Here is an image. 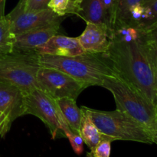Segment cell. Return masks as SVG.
I'll return each instance as SVG.
<instances>
[{"label":"cell","mask_w":157,"mask_h":157,"mask_svg":"<svg viewBox=\"0 0 157 157\" xmlns=\"http://www.w3.org/2000/svg\"><path fill=\"white\" fill-rule=\"evenodd\" d=\"M3 121H4V119H3V116H2V114L1 112H0V128H1V127L2 126Z\"/></svg>","instance_id":"obj_28"},{"label":"cell","mask_w":157,"mask_h":157,"mask_svg":"<svg viewBox=\"0 0 157 157\" xmlns=\"http://www.w3.org/2000/svg\"><path fill=\"white\" fill-rule=\"evenodd\" d=\"M149 51H150V54L151 55L152 60H153V64H154L155 69H156V75H157V42L155 43H148Z\"/></svg>","instance_id":"obj_25"},{"label":"cell","mask_w":157,"mask_h":157,"mask_svg":"<svg viewBox=\"0 0 157 157\" xmlns=\"http://www.w3.org/2000/svg\"><path fill=\"white\" fill-rule=\"evenodd\" d=\"M103 136L112 141L127 140L143 144H154L150 133L138 123L118 110L102 111L87 107H81Z\"/></svg>","instance_id":"obj_4"},{"label":"cell","mask_w":157,"mask_h":157,"mask_svg":"<svg viewBox=\"0 0 157 157\" xmlns=\"http://www.w3.org/2000/svg\"><path fill=\"white\" fill-rule=\"evenodd\" d=\"M107 55L117 76L155 107L157 75L144 32L137 39L130 41L111 38Z\"/></svg>","instance_id":"obj_1"},{"label":"cell","mask_w":157,"mask_h":157,"mask_svg":"<svg viewBox=\"0 0 157 157\" xmlns=\"http://www.w3.org/2000/svg\"><path fill=\"white\" fill-rule=\"evenodd\" d=\"M6 0H0V21L5 18V6Z\"/></svg>","instance_id":"obj_26"},{"label":"cell","mask_w":157,"mask_h":157,"mask_svg":"<svg viewBox=\"0 0 157 157\" xmlns=\"http://www.w3.org/2000/svg\"><path fill=\"white\" fill-rule=\"evenodd\" d=\"M103 5H104V8L107 12L110 15V18L112 19V22L113 24V12H114L115 9V3H116V0H101ZM113 27V26H112Z\"/></svg>","instance_id":"obj_24"},{"label":"cell","mask_w":157,"mask_h":157,"mask_svg":"<svg viewBox=\"0 0 157 157\" xmlns=\"http://www.w3.org/2000/svg\"><path fill=\"white\" fill-rule=\"evenodd\" d=\"M145 40L148 43L157 42V22L150 28L143 31Z\"/></svg>","instance_id":"obj_23"},{"label":"cell","mask_w":157,"mask_h":157,"mask_svg":"<svg viewBox=\"0 0 157 157\" xmlns=\"http://www.w3.org/2000/svg\"><path fill=\"white\" fill-rule=\"evenodd\" d=\"M0 112L3 116L0 136L4 138L17 118L25 115V94L9 83L0 81Z\"/></svg>","instance_id":"obj_9"},{"label":"cell","mask_w":157,"mask_h":157,"mask_svg":"<svg viewBox=\"0 0 157 157\" xmlns=\"http://www.w3.org/2000/svg\"><path fill=\"white\" fill-rule=\"evenodd\" d=\"M38 88L55 100L70 98L77 100L87 86L70 75L51 67H40L37 72Z\"/></svg>","instance_id":"obj_7"},{"label":"cell","mask_w":157,"mask_h":157,"mask_svg":"<svg viewBox=\"0 0 157 157\" xmlns=\"http://www.w3.org/2000/svg\"><path fill=\"white\" fill-rule=\"evenodd\" d=\"M77 15L84 20L86 23L104 25L110 30L112 29V19L101 0H82Z\"/></svg>","instance_id":"obj_13"},{"label":"cell","mask_w":157,"mask_h":157,"mask_svg":"<svg viewBox=\"0 0 157 157\" xmlns=\"http://www.w3.org/2000/svg\"><path fill=\"white\" fill-rule=\"evenodd\" d=\"M66 123L73 132L79 133L82 111L78 107L76 100L70 98H61L55 100Z\"/></svg>","instance_id":"obj_14"},{"label":"cell","mask_w":157,"mask_h":157,"mask_svg":"<svg viewBox=\"0 0 157 157\" xmlns=\"http://www.w3.org/2000/svg\"><path fill=\"white\" fill-rule=\"evenodd\" d=\"M144 14L138 24V29L144 31L157 22V0H143Z\"/></svg>","instance_id":"obj_18"},{"label":"cell","mask_w":157,"mask_h":157,"mask_svg":"<svg viewBox=\"0 0 157 157\" xmlns=\"http://www.w3.org/2000/svg\"><path fill=\"white\" fill-rule=\"evenodd\" d=\"M38 55L35 51L13 49L0 55V81L16 86L24 94L38 88Z\"/></svg>","instance_id":"obj_5"},{"label":"cell","mask_w":157,"mask_h":157,"mask_svg":"<svg viewBox=\"0 0 157 157\" xmlns=\"http://www.w3.org/2000/svg\"><path fill=\"white\" fill-rule=\"evenodd\" d=\"M35 52L42 55L73 57L84 53L78 38H71L64 35H54L45 44L35 49Z\"/></svg>","instance_id":"obj_12"},{"label":"cell","mask_w":157,"mask_h":157,"mask_svg":"<svg viewBox=\"0 0 157 157\" xmlns=\"http://www.w3.org/2000/svg\"><path fill=\"white\" fill-rule=\"evenodd\" d=\"M61 25H52L26 31L15 35L13 49L35 51L45 44L52 37L58 35Z\"/></svg>","instance_id":"obj_11"},{"label":"cell","mask_w":157,"mask_h":157,"mask_svg":"<svg viewBox=\"0 0 157 157\" xmlns=\"http://www.w3.org/2000/svg\"><path fill=\"white\" fill-rule=\"evenodd\" d=\"M63 133H64V136L68 139L75 153L78 155L82 154L84 151V141L79 133L73 132L69 128V127H65L63 130Z\"/></svg>","instance_id":"obj_20"},{"label":"cell","mask_w":157,"mask_h":157,"mask_svg":"<svg viewBox=\"0 0 157 157\" xmlns=\"http://www.w3.org/2000/svg\"><path fill=\"white\" fill-rule=\"evenodd\" d=\"M6 18L10 23L14 35L21 32L52 25H61L65 16H61L50 9L37 12H25L22 8L15 6Z\"/></svg>","instance_id":"obj_8"},{"label":"cell","mask_w":157,"mask_h":157,"mask_svg":"<svg viewBox=\"0 0 157 157\" xmlns=\"http://www.w3.org/2000/svg\"><path fill=\"white\" fill-rule=\"evenodd\" d=\"M101 86L113 94L117 110L142 126L157 144V115L154 106L118 76L106 78Z\"/></svg>","instance_id":"obj_3"},{"label":"cell","mask_w":157,"mask_h":157,"mask_svg":"<svg viewBox=\"0 0 157 157\" xmlns=\"http://www.w3.org/2000/svg\"><path fill=\"white\" fill-rule=\"evenodd\" d=\"M27 2V0H19V2H18V4L16 5L17 6H18V7L20 8H23L24 7L25 4V2Z\"/></svg>","instance_id":"obj_27"},{"label":"cell","mask_w":157,"mask_h":157,"mask_svg":"<svg viewBox=\"0 0 157 157\" xmlns=\"http://www.w3.org/2000/svg\"><path fill=\"white\" fill-rule=\"evenodd\" d=\"M82 0H51L48 9L61 16L74 14L78 15Z\"/></svg>","instance_id":"obj_17"},{"label":"cell","mask_w":157,"mask_h":157,"mask_svg":"<svg viewBox=\"0 0 157 157\" xmlns=\"http://www.w3.org/2000/svg\"><path fill=\"white\" fill-rule=\"evenodd\" d=\"M15 35L11 30L9 20L5 18L0 21V55L13 50Z\"/></svg>","instance_id":"obj_19"},{"label":"cell","mask_w":157,"mask_h":157,"mask_svg":"<svg viewBox=\"0 0 157 157\" xmlns=\"http://www.w3.org/2000/svg\"><path fill=\"white\" fill-rule=\"evenodd\" d=\"M41 67H51L70 75L87 87L101 86L104 80L117 76L107 54L84 52L73 57L38 55Z\"/></svg>","instance_id":"obj_2"},{"label":"cell","mask_w":157,"mask_h":157,"mask_svg":"<svg viewBox=\"0 0 157 157\" xmlns=\"http://www.w3.org/2000/svg\"><path fill=\"white\" fill-rule=\"evenodd\" d=\"M51 0H27L23 10L25 12H37L48 9V3ZM20 8V7H19Z\"/></svg>","instance_id":"obj_22"},{"label":"cell","mask_w":157,"mask_h":157,"mask_svg":"<svg viewBox=\"0 0 157 157\" xmlns=\"http://www.w3.org/2000/svg\"><path fill=\"white\" fill-rule=\"evenodd\" d=\"M78 39L85 52L107 54L111 44V30L104 25L87 22Z\"/></svg>","instance_id":"obj_10"},{"label":"cell","mask_w":157,"mask_h":157,"mask_svg":"<svg viewBox=\"0 0 157 157\" xmlns=\"http://www.w3.org/2000/svg\"><path fill=\"white\" fill-rule=\"evenodd\" d=\"M26 114L39 118L48 128L52 139H55L59 133L64 136L63 130L68 127L55 100L39 88L32 89L25 94Z\"/></svg>","instance_id":"obj_6"},{"label":"cell","mask_w":157,"mask_h":157,"mask_svg":"<svg viewBox=\"0 0 157 157\" xmlns=\"http://www.w3.org/2000/svg\"><path fill=\"white\" fill-rule=\"evenodd\" d=\"M112 142L111 140L102 135L101 140L90 153H87V157H110Z\"/></svg>","instance_id":"obj_21"},{"label":"cell","mask_w":157,"mask_h":157,"mask_svg":"<svg viewBox=\"0 0 157 157\" xmlns=\"http://www.w3.org/2000/svg\"><path fill=\"white\" fill-rule=\"evenodd\" d=\"M79 134L90 151H92L96 147V146L102 139V134L100 133L95 124L83 112L79 128Z\"/></svg>","instance_id":"obj_15"},{"label":"cell","mask_w":157,"mask_h":157,"mask_svg":"<svg viewBox=\"0 0 157 157\" xmlns=\"http://www.w3.org/2000/svg\"><path fill=\"white\" fill-rule=\"evenodd\" d=\"M155 111H156V115H157V101H156V105H155Z\"/></svg>","instance_id":"obj_29"},{"label":"cell","mask_w":157,"mask_h":157,"mask_svg":"<svg viewBox=\"0 0 157 157\" xmlns=\"http://www.w3.org/2000/svg\"><path fill=\"white\" fill-rule=\"evenodd\" d=\"M142 1L143 0H116L113 27L115 25H129L130 9L133 6L140 4Z\"/></svg>","instance_id":"obj_16"}]
</instances>
